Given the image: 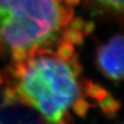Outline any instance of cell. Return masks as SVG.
<instances>
[{"mask_svg": "<svg viewBox=\"0 0 124 124\" xmlns=\"http://www.w3.org/2000/svg\"><path fill=\"white\" fill-rule=\"evenodd\" d=\"M40 121V124H47V123H45L44 121H42V120H39ZM57 124H73V120H72V118H71V116L70 117V118H68V119H66V120H64V121H62V122H60V123H57Z\"/></svg>", "mask_w": 124, "mask_h": 124, "instance_id": "15", "label": "cell"}, {"mask_svg": "<svg viewBox=\"0 0 124 124\" xmlns=\"http://www.w3.org/2000/svg\"><path fill=\"white\" fill-rule=\"evenodd\" d=\"M28 52L25 49H15L10 52L11 57L14 62H23L28 57Z\"/></svg>", "mask_w": 124, "mask_h": 124, "instance_id": "11", "label": "cell"}, {"mask_svg": "<svg viewBox=\"0 0 124 124\" xmlns=\"http://www.w3.org/2000/svg\"><path fill=\"white\" fill-rule=\"evenodd\" d=\"M71 106H72V110L79 117H85L89 108H92V105L89 102H87L85 99L79 98V97L73 101Z\"/></svg>", "mask_w": 124, "mask_h": 124, "instance_id": "10", "label": "cell"}, {"mask_svg": "<svg viewBox=\"0 0 124 124\" xmlns=\"http://www.w3.org/2000/svg\"><path fill=\"white\" fill-rule=\"evenodd\" d=\"M2 104L1 108H9V107H14L16 106L18 102V97H17V92L14 86H7L4 88L2 92Z\"/></svg>", "mask_w": 124, "mask_h": 124, "instance_id": "7", "label": "cell"}, {"mask_svg": "<svg viewBox=\"0 0 124 124\" xmlns=\"http://www.w3.org/2000/svg\"><path fill=\"white\" fill-rule=\"evenodd\" d=\"M64 1H65V4L66 5L70 6V7L77 6L80 3V0H64Z\"/></svg>", "mask_w": 124, "mask_h": 124, "instance_id": "14", "label": "cell"}, {"mask_svg": "<svg viewBox=\"0 0 124 124\" xmlns=\"http://www.w3.org/2000/svg\"><path fill=\"white\" fill-rule=\"evenodd\" d=\"M62 38H63L64 41L70 42L71 44L81 45L84 40V34L80 30L68 28V29L64 30L63 33H62Z\"/></svg>", "mask_w": 124, "mask_h": 124, "instance_id": "8", "label": "cell"}, {"mask_svg": "<svg viewBox=\"0 0 124 124\" xmlns=\"http://www.w3.org/2000/svg\"><path fill=\"white\" fill-rule=\"evenodd\" d=\"M84 5L101 13L110 14L122 19L123 0H84Z\"/></svg>", "mask_w": 124, "mask_h": 124, "instance_id": "4", "label": "cell"}, {"mask_svg": "<svg viewBox=\"0 0 124 124\" xmlns=\"http://www.w3.org/2000/svg\"><path fill=\"white\" fill-rule=\"evenodd\" d=\"M84 23H85V21L82 18H74V19H71L70 21V23H69L70 28L80 30V31L82 30V28L84 26Z\"/></svg>", "mask_w": 124, "mask_h": 124, "instance_id": "12", "label": "cell"}, {"mask_svg": "<svg viewBox=\"0 0 124 124\" xmlns=\"http://www.w3.org/2000/svg\"><path fill=\"white\" fill-rule=\"evenodd\" d=\"M72 18L63 0H0V55L51 45Z\"/></svg>", "mask_w": 124, "mask_h": 124, "instance_id": "2", "label": "cell"}, {"mask_svg": "<svg viewBox=\"0 0 124 124\" xmlns=\"http://www.w3.org/2000/svg\"><path fill=\"white\" fill-rule=\"evenodd\" d=\"M95 23L93 22V21H90V22H87L84 23V26L82 28L83 30V34L85 35H89L91 34L93 31H94V29H95Z\"/></svg>", "mask_w": 124, "mask_h": 124, "instance_id": "13", "label": "cell"}, {"mask_svg": "<svg viewBox=\"0 0 124 124\" xmlns=\"http://www.w3.org/2000/svg\"><path fill=\"white\" fill-rule=\"evenodd\" d=\"M3 80H4V77H3L2 73H1V72H0V86H1V84L3 83Z\"/></svg>", "mask_w": 124, "mask_h": 124, "instance_id": "16", "label": "cell"}, {"mask_svg": "<svg viewBox=\"0 0 124 124\" xmlns=\"http://www.w3.org/2000/svg\"><path fill=\"white\" fill-rule=\"evenodd\" d=\"M99 102L102 111L108 117H114L121 108L120 102L109 93H108V95Z\"/></svg>", "mask_w": 124, "mask_h": 124, "instance_id": "6", "label": "cell"}, {"mask_svg": "<svg viewBox=\"0 0 124 124\" xmlns=\"http://www.w3.org/2000/svg\"><path fill=\"white\" fill-rule=\"evenodd\" d=\"M26 70L14 84L18 102L36 108L40 120L57 124L70 117L68 108L81 96L77 75L69 62L56 53L33 47L25 60Z\"/></svg>", "mask_w": 124, "mask_h": 124, "instance_id": "1", "label": "cell"}, {"mask_svg": "<svg viewBox=\"0 0 124 124\" xmlns=\"http://www.w3.org/2000/svg\"><path fill=\"white\" fill-rule=\"evenodd\" d=\"M96 63L102 73L113 82L123 79V36L113 35L107 43L99 46Z\"/></svg>", "mask_w": 124, "mask_h": 124, "instance_id": "3", "label": "cell"}, {"mask_svg": "<svg viewBox=\"0 0 124 124\" xmlns=\"http://www.w3.org/2000/svg\"><path fill=\"white\" fill-rule=\"evenodd\" d=\"M79 89L81 95H87L96 101H101L108 95V91L102 85L95 83L91 80L82 79L79 83Z\"/></svg>", "mask_w": 124, "mask_h": 124, "instance_id": "5", "label": "cell"}, {"mask_svg": "<svg viewBox=\"0 0 124 124\" xmlns=\"http://www.w3.org/2000/svg\"><path fill=\"white\" fill-rule=\"evenodd\" d=\"M56 54L61 60L68 62L69 60H70L72 58V56L75 54V52H74V48L70 42L63 41L58 46Z\"/></svg>", "mask_w": 124, "mask_h": 124, "instance_id": "9", "label": "cell"}]
</instances>
